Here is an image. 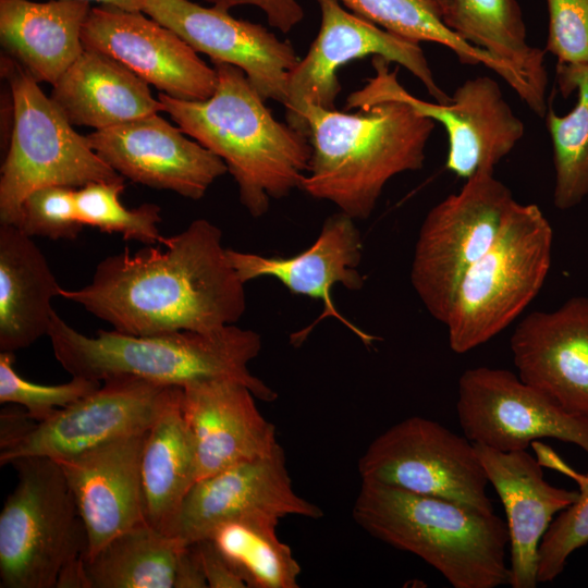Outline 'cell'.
<instances>
[{
    "label": "cell",
    "instance_id": "7a4b0ae2",
    "mask_svg": "<svg viewBox=\"0 0 588 588\" xmlns=\"http://www.w3.org/2000/svg\"><path fill=\"white\" fill-rule=\"evenodd\" d=\"M212 64L218 82L208 99L187 101L163 93L158 99L186 135L223 160L241 204L260 218L271 199L301 187L311 157L309 138L272 115L241 69Z\"/></svg>",
    "mask_w": 588,
    "mask_h": 588
},
{
    "label": "cell",
    "instance_id": "60d3db41",
    "mask_svg": "<svg viewBox=\"0 0 588 588\" xmlns=\"http://www.w3.org/2000/svg\"><path fill=\"white\" fill-rule=\"evenodd\" d=\"M34 421L26 409L3 408L0 414V451L22 440L36 425Z\"/></svg>",
    "mask_w": 588,
    "mask_h": 588
},
{
    "label": "cell",
    "instance_id": "f35d334b",
    "mask_svg": "<svg viewBox=\"0 0 588 588\" xmlns=\"http://www.w3.org/2000/svg\"><path fill=\"white\" fill-rule=\"evenodd\" d=\"M208 588H245L246 584L206 538L197 541Z\"/></svg>",
    "mask_w": 588,
    "mask_h": 588
},
{
    "label": "cell",
    "instance_id": "5bb4252c",
    "mask_svg": "<svg viewBox=\"0 0 588 588\" xmlns=\"http://www.w3.org/2000/svg\"><path fill=\"white\" fill-rule=\"evenodd\" d=\"M171 385L133 376L102 380L98 390L57 409L12 448L0 451V464L27 456L57 462L110 441L147 431Z\"/></svg>",
    "mask_w": 588,
    "mask_h": 588
},
{
    "label": "cell",
    "instance_id": "7402d4cb",
    "mask_svg": "<svg viewBox=\"0 0 588 588\" xmlns=\"http://www.w3.org/2000/svg\"><path fill=\"white\" fill-rule=\"evenodd\" d=\"M474 444L506 514L509 585L535 588L540 542L554 516L576 501L578 491L550 485L544 479L542 464L526 450L501 452Z\"/></svg>",
    "mask_w": 588,
    "mask_h": 588
},
{
    "label": "cell",
    "instance_id": "2e32d148",
    "mask_svg": "<svg viewBox=\"0 0 588 588\" xmlns=\"http://www.w3.org/2000/svg\"><path fill=\"white\" fill-rule=\"evenodd\" d=\"M143 12L212 62L241 69L265 100L285 102L289 76L299 60L289 41L228 10L191 0H146Z\"/></svg>",
    "mask_w": 588,
    "mask_h": 588
},
{
    "label": "cell",
    "instance_id": "9c48e42d",
    "mask_svg": "<svg viewBox=\"0 0 588 588\" xmlns=\"http://www.w3.org/2000/svg\"><path fill=\"white\" fill-rule=\"evenodd\" d=\"M516 200L494 172H479L426 215L411 282L427 311L445 323L467 270L489 249Z\"/></svg>",
    "mask_w": 588,
    "mask_h": 588
},
{
    "label": "cell",
    "instance_id": "83f0119b",
    "mask_svg": "<svg viewBox=\"0 0 588 588\" xmlns=\"http://www.w3.org/2000/svg\"><path fill=\"white\" fill-rule=\"evenodd\" d=\"M443 21L463 40L518 74L540 106L548 109L544 50L527 42L516 0H449Z\"/></svg>",
    "mask_w": 588,
    "mask_h": 588
},
{
    "label": "cell",
    "instance_id": "ba28073f",
    "mask_svg": "<svg viewBox=\"0 0 588 588\" xmlns=\"http://www.w3.org/2000/svg\"><path fill=\"white\" fill-rule=\"evenodd\" d=\"M11 465L17 483L0 513V588H56L63 567L85 556V525L57 461Z\"/></svg>",
    "mask_w": 588,
    "mask_h": 588
},
{
    "label": "cell",
    "instance_id": "4dcf8cb0",
    "mask_svg": "<svg viewBox=\"0 0 588 588\" xmlns=\"http://www.w3.org/2000/svg\"><path fill=\"white\" fill-rule=\"evenodd\" d=\"M555 76L564 97L577 93L567 114L549 108L544 115L553 149V204L568 210L588 196V66L558 63Z\"/></svg>",
    "mask_w": 588,
    "mask_h": 588
},
{
    "label": "cell",
    "instance_id": "6da1fadb",
    "mask_svg": "<svg viewBox=\"0 0 588 588\" xmlns=\"http://www.w3.org/2000/svg\"><path fill=\"white\" fill-rule=\"evenodd\" d=\"M160 244L106 257L88 284L61 287L60 296L113 330L133 335L210 332L241 319L246 309L245 283L216 224L196 219Z\"/></svg>",
    "mask_w": 588,
    "mask_h": 588
},
{
    "label": "cell",
    "instance_id": "ac0fdd59",
    "mask_svg": "<svg viewBox=\"0 0 588 588\" xmlns=\"http://www.w3.org/2000/svg\"><path fill=\"white\" fill-rule=\"evenodd\" d=\"M158 113L86 135L90 147L124 179L185 198H203L228 172L223 160Z\"/></svg>",
    "mask_w": 588,
    "mask_h": 588
},
{
    "label": "cell",
    "instance_id": "d4e9b609",
    "mask_svg": "<svg viewBox=\"0 0 588 588\" xmlns=\"http://www.w3.org/2000/svg\"><path fill=\"white\" fill-rule=\"evenodd\" d=\"M50 99L73 126L95 131L162 111L145 81L115 59L87 49L52 85Z\"/></svg>",
    "mask_w": 588,
    "mask_h": 588
},
{
    "label": "cell",
    "instance_id": "d6986e66",
    "mask_svg": "<svg viewBox=\"0 0 588 588\" xmlns=\"http://www.w3.org/2000/svg\"><path fill=\"white\" fill-rule=\"evenodd\" d=\"M510 348L520 380L588 419V296L528 314L515 327Z\"/></svg>",
    "mask_w": 588,
    "mask_h": 588
},
{
    "label": "cell",
    "instance_id": "4fadbf2b",
    "mask_svg": "<svg viewBox=\"0 0 588 588\" xmlns=\"http://www.w3.org/2000/svg\"><path fill=\"white\" fill-rule=\"evenodd\" d=\"M456 413L473 443L511 452L551 438L588 455V419L567 413L507 369L465 370L457 383Z\"/></svg>",
    "mask_w": 588,
    "mask_h": 588
},
{
    "label": "cell",
    "instance_id": "9a60e30c",
    "mask_svg": "<svg viewBox=\"0 0 588 588\" xmlns=\"http://www.w3.org/2000/svg\"><path fill=\"white\" fill-rule=\"evenodd\" d=\"M84 49L105 53L172 98L201 101L216 89L213 66L176 33L143 11L91 7L82 29Z\"/></svg>",
    "mask_w": 588,
    "mask_h": 588
},
{
    "label": "cell",
    "instance_id": "44dd1931",
    "mask_svg": "<svg viewBox=\"0 0 588 588\" xmlns=\"http://www.w3.org/2000/svg\"><path fill=\"white\" fill-rule=\"evenodd\" d=\"M255 399L247 385L226 378L182 387V409L196 448L197 480L280 446L274 425L262 416Z\"/></svg>",
    "mask_w": 588,
    "mask_h": 588
},
{
    "label": "cell",
    "instance_id": "3957f363",
    "mask_svg": "<svg viewBox=\"0 0 588 588\" xmlns=\"http://www.w3.org/2000/svg\"><path fill=\"white\" fill-rule=\"evenodd\" d=\"M311 157L299 189L329 200L355 220L368 219L385 184L424 167L436 122L401 101L346 113L308 105Z\"/></svg>",
    "mask_w": 588,
    "mask_h": 588
},
{
    "label": "cell",
    "instance_id": "d6a6232c",
    "mask_svg": "<svg viewBox=\"0 0 588 588\" xmlns=\"http://www.w3.org/2000/svg\"><path fill=\"white\" fill-rule=\"evenodd\" d=\"M124 179L111 182H91L76 188V208L83 226L97 228L106 233H119L124 240L145 245L161 243L158 229L161 208L156 204H143L136 208L125 207L120 196Z\"/></svg>",
    "mask_w": 588,
    "mask_h": 588
},
{
    "label": "cell",
    "instance_id": "ffe728a7",
    "mask_svg": "<svg viewBox=\"0 0 588 588\" xmlns=\"http://www.w3.org/2000/svg\"><path fill=\"white\" fill-rule=\"evenodd\" d=\"M147 431L58 462L86 528L84 559L119 534L146 522L140 463Z\"/></svg>",
    "mask_w": 588,
    "mask_h": 588
},
{
    "label": "cell",
    "instance_id": "5b68a950",
    "mask_svg": "<svg viewBox=\"0 0 588 588\" xmlns=\"http://www.w3.org/2000/svg\"><path fill=\"white\" fill-rule=\"evenodd\" d=\"M352 516L370 536L424 560L454 588L510 583L507 525L494 513L362 481Z\"/></svg>",
    "mask_w": 588,
    "mask_h": 588
},
{
    "label": "cell",
    "instance_id": "277c9868",
    "mask_svg": "<svg viewBox=\"0 0 588 588\" xmlns=\"http://www.w3.org/2000/svg\"><path fill=\"white\" fill-rule=\"evenodd\" d=\"M56 359L72 377L101 381L133 376L161 385L226 378L247 385L264 402L277 392L252 375L248 364L259 355L260 335L228 324L210 332L173 331L133 335L115 330L83 334L54 311L47 334Z\"/></svg>",
    "mask_w": 588,
    "mask_h": 588
},
{
    "label": "cell",
    "instance_id": "8d00e7d4",
    "mask_svg": "<svg viewBox=\"0 0 588 588\" xmlns=\"http://www.w3.org/2000/svg\"><path fill=\"white\" fill-rule=\"evenodd\" d=\"M546 51L562 64L588 66V0H546Z\"/></svg>",
    "mask_w": 588,
    "mask_h": 588
},
{
    "label": "cell",
    "instance_id": "e575fe53",
    "mask_svg": "<svg viewBox=\"0 0 588 588\" xmlns=\"http://www.w3.org/2000/svg\"><path fill=\"white\" fill-rule=\"evenodd\" d=\"M101 383L83 377H72L71 381L61 384L35 383L16 372L14 353L0 352V403L23 406L37 422L95 392Z\"/></svg>",
    "mask_w": 588,
    "mask_h": 588
},
{
    "label": "cell",
    "instance_id": "f1b7e54d",
    "mask_svg": "<svg viewBox=\"0 0 588 588\" xmlns=\"http://www.w3.org/2000/svg\"><path fill=\"white\" fill-rule=\"evenodd\" d=\"M357 15L383 29L413 41H430L450 49L465 65H478L500 75L518 97L535 109L538 101L526 82L498 62L485 50L475 47L446 26L436 0H339Z\"/></svg>",
    "mask_w": 588,
    "mask_h": 588
},
{
    "label": "cell",
    "instance_id": "52a82bcc",
    "mask_svg": "<svg viewBox=\"0 0 588 588\" xmlns=\"http://www.w3.org/2000/svg\"><path fill=\"white\" fill-rule=\"evenodd\" d=\"M13 99L9 148L1 166L0 223L17 225L24 199L35 189L124 179L79 135L50 97L16 61L1 57Z\"/></svg>",
    "mask_w": 588,
    "mask_h": 588
},
{
    "label": "cell",
    "instance_id": "ab89813d",
    "mask_svg": "<svg viewBox=\"0 0 588 588\" xmlns=\"http://www.w3.org/2000/svg\"><path fill=\"white\" fill-rule=\"evenodd\" d=\"M173 588H208L197 542L180 547Z\"/></svg>",
    "mask_w": 588,
    "mask_h": 588
},
{
    "label": "cell",
    "instance_id": "f546056e",
    "mask_svg": "<svg viewBox=\"0 0 588 588\" xmlns=\"http://www.w3.org/2000/svg\"><path fill=\"white\" fill-rule=\"evenodd\" d=\"M182 543L142 523L84 559L89 588H173Z\"/></svg>",
    "mask_w": 588,
    "mask_h": 588
},
{
    "label": "cell",
    "instance_id": "8992f818",
    "mask_svg": "<svg viewBox=\"0 0 588 588\" xmlns=\"http://www.w3.org/2000/svg\"><path fill=\"white\" fill-rule=\"evenodd\" d=\"M553 231L535 204L515 203L489 249L467 270L446 322L449 345L467 353L507 328L541 290Z\"/></svg>",
    "mask_w": 588,
    "mask_h": 588
},
{
    "label": "cell",
    "instance_id": "d590c367",
    "mask_svg": "<svg viewBox=\"0 0 588 588\" xmlns=\"http://www.w3.org/2000/svg\"><path fill=\"white\" fill-rule=\"evenodd\" d=\"M15 226L30 237L75 240L84 228L77 216L76 188L51 185L35 189L24 199Z\"/></svg>",
    "mask_w": 588,
    "mask_h": 588
},
{
    "label": "cell",
    "instance_id": "b9f144b4",
    "mask_svg": "<svg viewBox=\"0 0 588 588\" xmlns=\"http://www.w3.org/2000/svg\"><path fill=\"white\" fill-rule=\"evenodd\" d=\"M83 1H95L101 3L102 5H112L127 11H143V7L146 0H83Z\"/></svg>",
    "mask_w": 588,
    "mask_h": 588
},
{
    "label": "cell",
    "instance_id": "1f68e13d",
    "mask_svg": "<svg viewBox=\"0 0 588 588\" xmlns=\"http://www.w3.org/2000/svg\"><path fill=\"white\" fill-rule=\"evenodd\" d=\"M279 522L266 517L237 518L220 524L208 536L246 587H298L301 565L291 547L279 538Z\"/></svg>",
    "mask_w": 588,
    "mask_h": 588
},
{
    "label": "cell",
    "instance_id": "836d02e7",
    "mask_svg": "<svg viewBox=\"0 0 588 588\" xmlns=\"http://www.w3.org/2000/svg\"><path fill=\"white\" fill-rule=\"evenodd\" d=\"M539 462L567 477L579 487L576 501L559 513L546 531L538 554V584L553 581L564 571L569 555L588 543V471L580 474L550 448L537 443Z\"/></svg>",
    "mask_w": 588,
    "mask_h": 588
},
{
    "label": "cell",
    "instance_id": "cb8c5ba5",
    "mask_svg": "<svg viewBox=\"0 0 588 588\" xmlns=\"http://www.w3.org/2000/svg\"><path fill=\"white\" fill-rule=\"evenodd\" d=\"M83 0H0V42L36 82L54 85L84 51Z\"/></svg>",
    "mask_w": 588,
    "mask_h": 588
},
{
    "label": "cell",
    "instance_id": "7c38bea8",
    "mask_svg": "<svg viewBox=\"0 0 588 588\" xmlns=\"http://www.w3.org/2000/svg\"><path fill=\"white\" fill-rule=\"evenodd\" d=\"M321 21L308 52L291 71L286 88V123L308 136L304 112L308 105L334 109L341 91L339 69L353 60L381 57L409 71L438 102L450 97L433 76L419 42L390 33L346 11L339 0H317Z\"/></svg>",
    "mask_w": 588,
    "mask_h": 588
},
{
    "label": "cell",
    "instance_id": "603a6c76",
    "mask_svg": "<svg viewBox=\"0 0 588 588\" xmlns=\"http://www.w3.org/2000/svg\"><path fill=\"white\" fill-rule=\"evenodd\" d=\"M354 220L342 211L328 217L314 244L291 257H267L229 248L228 256L243 283L262 277L274 278L291 293L323 303V313L315 323L333 317L363 342L369 343L372 338L347 321L331 297L332 287L336 284L358 291L365 283L357 269L362 261L363 241Z\"/></svg>",
    "mask_w": 588,
    "mask_h": 588
},
{
    "label": "cell",
    "instance_id": "30bf717a",
    "mask_svg": "<svg viewBox=\"0 0 588 588\" xmlns=\"http://www.w3.org/2000/svg\"><path fill=\"white\" fill-rule=\"evenodd\" d=\"M376 75L346 99L345 108L362 109L382 101H401L444 126L448 134L445 168L465 180L494 168L524 137L525 125L503 97L497 81L477 76L460 85L448 102L414 97L399 83L390 62L372 57Z\"/></svg>",
    "mask_w": 588,
    "mask_h": 588
},
{
    "label": "cell",
    "instance_id": "8fae6325",
    "mask_svg": "<svg viewBox=\"0 0 588 588\" xmlns=\"http://www.w3.org/2000/svg\"><path fill=\"white\" fill-rule=\"evenodd\" d=\"M358 473L362 481L494 513L475 444L426 417H407L375 438L358 461Z\"/></svg>",
    "mask_w": 588,
    "mask_h": 588
},
{
    "label": "cell",
    "instance_id": "484cf974",
    "mask_svg": "<svg viewBox=\"0 0 588 588\" xmlns=\"http://www.w3.org/2000/svg\"><path fill=\"white\" fill-rule=\"evenodd\" d=\"M60 285L30 236L0 223V351L27 348L48 334Z\"/></svg>",
    "mask_w": 588,
    "mask_h": 588
},
{
    "label": "cell",
    "instance_id": "e0dca14e",
    "mask_svg": "<svg viewBox=\"0 0 588 588\" xmlns=\"http://www.w3.org/2000/svg\"><path fill=\"white\" fill-rule=\"evenodd\" d=\"M322 515L317 504L295 492L280 445L267 456L197 480L183 501L173 537L187 544L208 538L217 526L232 519H318Z\"/></svg>",
    "mask_w": 588,
    "mask_h": 588
},
{
    "label": "cell",
    "instance_id": "7bdbcfd3",
    "mask_svg": "<svg viewBox=\"0 0 588 588\" xmlns=\"http://www.w3.org/2000/svg\"><path fill=\"white\" fill-rule=\"evenodd\" d=\"M437 3L439 4L441 11H442V15L444 14V12L446 11L448 9V5H449V0H436Z\"/></svg>",
    "mask_w": 588,
    "mask_h": 588
},
{
    "label": "cell",
    "instance_id": "4316f807",
    "mask_svg": "<svg viewBox=\"0 0 588 588\" xmlns=\"http://www.w3.org/2000/svg\"><path fill=\"white\" fill-rule=\"evenodd\" d=\"M146 523L172 536L183 501L197 481L196 448L182 409V387H169L143 448Z\"/></svg>",
    "mask_w": 588,
    "mask_h": 588
},
{
    "label": "cell",
    "instance_id": "74e56055",
    "mask_svg": "<svg viewBox=\"0 0 588 588\" xmlns=\"http://www.w3.org/2000/svg\"><path fill=\"white\" fill-rule=\"evenodd\" d=\"M215 7L230 11L240 5L260 9L270 26L289 33L304 20V9L297 0H205Z\"/></svg>",
    "mask_w": 588,
    "mask_h": 588
}]
</instances>
